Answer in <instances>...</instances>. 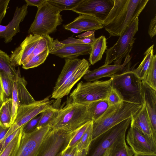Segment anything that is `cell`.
<instances>
[{"label":"cell","instance_id":"1","mask_svg":"<svg viewBox=\"0 0 156 156\" xmlns=\"http://www.w3.org/2000/svg\"><path fill=\"white\" fill-rule=\"evenodd\" d=\"M114 5L102 22L110 37L119 36L127 27L138 18L148 0H113Z\"/></svg>","mask_w":156,"mask_h":156},{"label":"cell","instance_id":"2","mask_svg":"<svg viewBox=\"0 0 156 156\" xmlns=\"http://www.w3.org/2000/svg\"><path fill=\"white\" fill-rule=\"evenodd\" d=\"M92 121L87 105L71 101L58 109L55 118L48 124L51 132H59L70 137L77 129Z\"/></svg>","mask_w":156,"mask_h":156},{"label":"cell","instance_id":"3","mask_svg":"<svg viewBox=\"0 0 156 156\" xmlns=\"http://www.w3.org/2000/svg\"><path fill=\"white\" fill-rule=\"evenodd\" d=\"M143 105L122 101L119 104L109 106L99 119L93 121L92 140L120 122L131 117Z\"/></svg>","mask_w":156,"mask_h":156},{"label":"cell","instance_id":"4","mask_svg":"<svg viewBox=\"0 0 156 156\" xmlns=\"http://www.w3.org/2000/svg\"><path fill=\"white\" fill-rule=\"evenodd\" d=\"M112 90L123 101L143 105L142 80L129 68L110 78Z\"/></svg>","mask_w":156,"mask_h":156},{"label":"cell","instance_id":"5","mask_svg":"<svg viewBox=\"0 0 156 156\" xmlns=\"http://www.w3.org/2000/svg\"><path fill=\"white\" fill-rule=\"evenodd\" d=\"M37 10L35 19L28 33L42 36L55 32L58 26L63 20L60 14L61 11L46 1Z\"/></svg>","mask_w":156,"mask_h":156},{"label":"cell","instance_id":"6","mask_svg":"<svg viewBox=\"0 0 156 156\" xmlns=\"http://www.w3.org/2000/svg\"><path fill=\"white\" fill-rule=\"evenodd\" d=\"M112 90L111 80L81 81L70 94L72 101L86 105L92 102L106 99Z\"/></svg>","mask_w":156,"mask_h":156},{"label":"cell","instance_id":"7","mask_svg":"<svg viewBox=\"0 0 156 156\" xmlns=\"http://www.w3.org/2000/svg\"><path fill=\"white\" fill-rule=\"evenodd\" d=\"M139 19L133 20L127 27L115 43L106 49V56L104 65L122 64L123 59L129 55L136 40L134 37L138 31Z\"/></svg>","mask_w":156,"mask_h":156},{"label":"cell","instance_id":"8","mask_svg":"<svg viewBox=\"0 0 156 156\" xmlns=\"http://www.w3.org/2000/svg\"><path fill=\"white\" fill-rule=\"evenodd\" d=\"M131 118L124 120L93 140L91 144H93V147L90 156H104L113 145L125 141Z\"/></svg>","mask_w":156,"mask_h":156},{"label":"cell","instance_id":"9","mask_svg":"<svg viewBox=\"0 0 156 156\" xmlns=\"http://www.w3.org/2000/svg\"><path fill=\"white\" fill-rule=\"evenodd\" d=\"M48 124L35 128L28 133L23 132L19 148L15 156H38L51 135Z\"/></svg>","mask_w":156,"mask_h":156},{"label":"cell","instance_id":"10","mask_svg":"<svg viewBox=\"0 0 156 156\" xmlns=\"http://www.w3.org/2000/svg\"><path fill=\"white\" fill-rule=\"evenodd\" d=\"M50 97L49 96L32 103L19 107L14 122L2 140L1 146H2L5 140L9 136L42 113L52 105L54 100H50Z\"/></svg>","mask_w":156,"mask_h":156},{"label":"cell","instance_id":"11","mask_svg":"<svg viewBox=\"0 0 156 156\" xmlns=\"http://www.w3.org/2000/svg\"><path fill=\"white\" fill-rule=\"evenodd\" d=\"M126 140L134 154L156 155V141L131 125Z\"/></svg>","mask_w":156,"mask_h":156},{"label":"cell","instance_id":"12","mask_svg":"<svg viewBox=\"0 0 156 156\" xmlns=\"http://www.w3.org/2000/svg\"><path fill=\"white\" fill-rule=\"evenodd\" d=\"M113 5V0H81L71 10L79 15L92 16L103 22Z\"/></svg>","mask_w":156,"mask_h":156},{"label":"cell","instance_id":"13","mask_svg":"<svg viewBox=\"0 0 156 156\" xmlns=\"http://www.w3.org/2000/svg\"><path fill=\"white\" fill-rule=\"evenodd\" d=\"M41 37L34 34L27 36L10 56L11 65L14 67L21 65L32 53Z\"/></svg>","mask_w":156,"mask_h":156},{"label":"cell","instance_id":"14","mask_svg":"<svg viewBox=\"0 0 156 156\" xmlns=\"http://www.w3.org/2000/svg\"><path fill=\"white\" fill-rule=\"evenodd\" d=\"M131 58V57L129 55L125 58L123 62L121 65H103L93 70H89L83 76V79L87 82H93L103 77H111L129 68Z\"/></svg>","mask_w":156,"mask_h":156},{"label":"cell","instance_id":"15","mask_svg":"<svg viewBox=\"0 0 156 156\" xmlns=\"http://www.w3.org/2000/svg\"><path fill=\"white\" fill-rule=\"evenodd\" d=\"M28 6L25 4L17 7L12 20L6 25H0V37L4 39L5 43L11 42L13 37L20 31V25L28 13Z\"/></svg>","mask_w":156,"mask_h":156},{"label":"cell","instance_id":"16","mask_svg":"<svg viewBox=\"0 0 156 156\" xmlns=\"http://www.w3.org/2000/svg\"><path fill=\"white\" fill-rule=\"evenodd\" d=\"M142 94L149 119L152 137L156 141V90L142 81Z\"/></svg>","mask_w":156,"mask_h":156},{"label":"cell","instance_id":"17","mask_svg":"<svg viewBox=\"0 0 156 156\" xmlns=\"http://www.w3.org/2000/svg\"><path fill=\"white\" fill-rule=\"evenodd\" d=\"M89 62L86 59L78 69L57 90L53 91L51 98L58 100L68 95L75 84L89 70Z\"/></svg>","mask_w":156,"mask_h":156},{"label":"cell","instance_id":"18","mask_svg":"<svg viewBox=\"0 0 156 156\" xmlns=\"http://www.w3.org/2000/svg\"><path fill=\"white\" fill-rule=\"evenodd\" d=\"M67 30L70 28H75L84 31L96 30L100 29L103 27L102 22L92 16L80 14L71 23L63 25Z\"/></svg>","mask_w":156,"mask_h":156},{"label":"cell","instance_id":"19","mask_svg":"<svg viewBox=\"0 0 156 156\" xmlns=\"http://www.w3.org/2000/svg\"><path fill=\"white\" fill-rule=\"evenodd\" d=\"M91 47L92 45L84 44H65L61 48L50 52L49 54L65 59H75L80 55H90Z\"/></svg>","mask_w":156,"mask_h":156},{"label":"cell","instance_id":"20","mask_svg":"<svg viewBox=\"0 0 156 156\" xmlns=\"http://www.w3.org/2000/svg\"><path fill=\"white\" fill-rule=\"evenodd\" d=\"M65 63L56 82L53 90L58 89L80 67L85 58L65 59Z\"/></svg>","mask_w":156,"mask_h":156},{"label":"cell","instance_id":"21","mask_svg":"<svg viewBox=\"0 0 156 156\" xmlns=\"http://www.w3.org/2000/svg\"><path fill=\"white\" fill-rule=\"evenodd\" d=\"M130 125L136 128L144 134L152 137L149 118L144 104L139 110L131 117Z\"/></svg>","mask_w":156,"mask_h":156},{"label":"cell","instance_id":"22","mask_svg":"<svg viewBox=\"0 0 156 156\" xmlns=\"http://www.w3.org/2000/svg\"><path fill=\"white\" fill-rule=\"evenodd\" d=\"M47 141L48 144L42 156H56L69 136L59 133H52Z\"/></svg>","mask_w":156,"mask_h":156},{"label":"cell","instance_id":"23","mask_svg":"<svg viewBox=\"0 0 156 156\" xmlns=\"http://www.w3.org/2000/svg\"><path fill=\"white\" fill-rule=\"evenodd\" d=\"M107 49L106 39L101 35L96 38L92 45L89 60L91 64L93 65L101 60L102 55Z\"/></svg>","mask_w":156,"mask_h":156},{"label":"cell","instance_id":"24","mask_svg":"<svg viewBox=\"0 0 156 156\" xmlns=\"http://www.w3.org/2000/svg\"><path fill=\"white\" fill-rule=\"evenodd\" d=\"M17 88L20 106L29 105L35 102V101L27 89V82L23 77H22L20 72L17 80Z\"/></svg>","mask_w":156,"mask_h":156},{"label":"cell","instance_id":"25","mask_svg":"<svg viewBox=\"0 0 156 156\" xmlns=\"http://www.w3.org/2000/svg\"><path fill=\"white\" fill-rule=\"evenodd\" d=\"M153 44L149 47L144 53V57L138 66L133 70L136 76L142 80L146 79L148 70L152 58L154 55V47Z\"/></svg>","mask_w":156,"mask_h":156},{"label":"cell","instance_id":"26","mask_svg":"<svg viewBox=\"0 0 156 156\" xmlns=\"http://www.w3.org/2000/svg\"><path fill=\"white\" fill-rule=\"evenodd\" d=\"M0 72L7 74L13 81L16 80L20 71L19 68L16 70L11 64L10 56L0 49Z\"/></svg>","mask_w":156,"mask_h":156},{"label":"cell","instance_id":"27","mask_svg":"<svg viewBox=\"0 0 156 156\" xmlns=\"http://www.w3.org/2000/svg\"><path fill=\"white\" fill-rule=\"evenodd\" d=\"M12 113V99L6 98L0 108V126L4 129L11 126Z\"/></svg>","mask_w":156,"mask_h":156},{"label":"cell","instance_id":"28","mask_svg":"<svg viewBox=\"0 0 156 156\" xmlns=\"http://www.w3.org/2000/svg\"><path fill=\"white\" fill-rule=\"evenodd\" d=\"M86 105L88 112L93 121H95L99 119L109 106L106 99L97 100Z\"/></svg>","mask_w":156,"mask_h":156},{"label":"cell","instance_id":"29","mask_svg":"<svg viewBox=\"0 0 156 156\" xmlns=\"http://www.w3.org/2000/svg\"><path fill=\"white\" fill-rule=\"evenodd\" d=\"M95 31V30L87 31L76 36V37L78 39L75 38L71 36L60 41L64 44H77L92 45L96 39Z\"/></svg>","mask_w":156,"mask_h":156},{"label":"cell","instance_id":"30","mask_svg":"<svg viewBox=\"0 0 156 156\" xmlns=\"http://www.w3.org/2000/svg\"><path fill=\"white\" fill-rule=\"evenodd\" d=\"M134 153L126 144V140L115 144L104 156H133Z\"/></svg>","mask_w":156,"mask_h":156},{"label":"cell","instance_id":"31","mask_svg":"<svg viewBox=\"0 0 156 156\" xmlns=\"http://www.w3.org/2000/svg\"><path fill=\"white\" fill-rule=\"evenodd\" d=\"M91 121L85 123L77 129L70 136L67 144L61 151L62 154L67 150L76 146Z\"/></svg>","mask_w":156,"mask_h":156},{"label":"cell","instance_id":"32","mask_svg":"<svg viewBox=\"0 0 156 156\" xmlns=\"http://www.w3.org/2000/svg\"><path fill=\"white\" fill-rule=\"evenodd\" d=\"M53 40V38L49 35L42 36L32 53L26 59L22 65L25 63L32 58L42 52L48 48L51 49Z\"/></svg>","mask_w":156,"mask_h":156},{"label":"cell","instance_id":"33","mask_svg":"<svg viewBox=\"0 0 156 156\" xmlns=\"http://www.w3.org/2000/svg\"><path fill=\"white\" fill-rule=\"evenodd\" d=\"M24 126L13 139L0 153V156H15L19 148L23 134Z\"/></svg>","mask_w":156,"mask_h":156},{"label":"cell","instance_id":"34","mask_svg":"<svg viewBox=\"0 0 156 156\" xmlns=\"http://www.w3.org/2000/svg\"><path fill=\"white\" fill-rule=\"evenodd\" d=\"M58 109L54 107L51 105L41 113V118L36 128L41 127L53 121L57 116Z\"/></svg>","mask_w":156,"mask_h":156},{"label":"cell","instance_id":"35","mask_svg":"<svg viewBox=\"0 0 156 156\" xmlns=\"http://www.w3.org/2000/svg\"><path fill=\"white\" fill-rule=\"evenodd\" d=\"M51 48H48L42 52L32 58L28 61L23 64L22 68L26 69L37 67L43 63L48 57Z\"/></svg>","mask_w":156,"mask_h":156},{"label":"cell","instance_id":"36","mask_svg":"<svg viewBox=\"0 0 156 156\" xmlns=\"http://www.w3.org/2000/svg\"><path fill=\"white\" fill-rule=\"evenodd\" d=\"M92 128L93 121L91 122L76 146L77 151H81L84 149H89L92 140Z\"/></svg>","mask_w":156,"mask_h":156},{"label":"cell","instance_id":"37","mask_svg":"<svg viewBox=\"0 0 156 156\" xmlns=\"http://www.w3.org/2000/svg\"><path fill=\"white\" fill-rule=\"evenodd\" d=\"M145 81L151 87L156 90V55L153 56Z\"/></svg>","mask_w":156,"mask_h":156},{"label":"cell","instance_id":"38","mask_svg":"<svg viewBox=\"0 0 156 156\" xmlns=\"http://www.w3.org/2000/svg\"><path fill=\"white\" fill-rule=\"evenodd\" d=\"M81 0H47V1L61 11L70 10L76 7Z\"/></svg>","mask_w":156,"mask_h":156},{"label":"cell","instance_id":"39","mask_svg":"<svg viewBox=\"0 0 156 156\" xmlns=\"http://www.w3.org/2000/svg\"><path fill=\"white\" fill-rule=\"evenodd\" d=\"M0 75L5 94V99L12 98L13 81L4 72H0Z\"/></svg>","mask_w":156,"mask_h":156},{"label":"cell","instance_id":"40","mask_svg":"<svg viewBox=\"0 0 156 156\" xmlns=\"http://www.w3.org/2000/svg\"><path fill=\"white\" fill-rule=\"evenodd\" d=\"M12 99V113L11 120L12 125L16 118L18 108L20 106L18 96L16 81L13 82Z\"/></svg>","mask_w":156,"mask_h":156},{"label":"cell","instance_id":"41","mask_svg":"<svg viewBox=\"0 0 156 156\" xmlns=\"http://www.w3.org/2000/svg\"><path fill=\"white\" fill-rule=\"evenodd\" d=\"M37 116L31 119L24 125L23 132L26 133L29 132L36 128L41 118V113L40 115Z\"/></svg>","mask_w":156,"mask_h":156},{"label":"cell","instance_id":"42","mask_svg":"<svg viewBox=\"0 0 156 156\" xmlns=\"http://www.w3.org/2000/svg\"><path fill=\"white\" fill-rule=\"evenodd\" d=\"M106 100L109 106L119 104L122 101L118 94L112 89L108 95Z\"/></svg>","mask_w":156,"mask_h":156},{"label":"cell","instance_id":"43","mask_svg":"<svg viewBox=\"0 0 156 156\" xmlns=\"http://www.w3.org/2000/svg\"><path fill=\"white\" fill-rule=\"evenodd\" d=\"M9 0H0V25L6 13Z\"/></svg>","mask_w":156,"mask_h":156},{"label":"cell","instance_id":"44","mask_svg":"<svg viewBox=\"0 0 156 156\" xmlns=\"http://www.w3.org/2000/svg\"><path fill=\"white\" fill-rule=\"evenodd\" d=\"M148 34L152 38L156 34V16L151 20L148 30Z\"/></svg>","mask_w":156,"mask_h":156},{"label":"cell","instance_id":"45","mask_svg":"<svg viewBox=\"0 0 156 156\" xmlns=\"http://www.w3.org/2000/svg\"><path fill=\"white\" fill-rule=\"evenodd\" d=\"M21 127L18 129L11 134L5 140L2 147L1 153L6 147L8 144L13 139L20 131Z\"/></svg>","mask_w":156,"mask_h":156},{"label":"cell","instance_id":"46","mask_svg":"<svg viewBox=\"0 0 156 156\" xmlns=\"http://www.w3.org/2000/svg\"><path fill=\"white\" fill-rule=\"evenodd\" d=\"M46 0H25L26 4L28 6H36L37 8L41 5Z\"/></svg>","mask_w":156,"mask_h":156},{"label":"cell","instance_id":"47","mask_svg":"<svg viewBox=\"0 0 156 156\" xmlns=\"http://www.w3.org/2000/svg\"><path fill=\"white\" fill-rule=\"evenodd\" d=\"M65 44L61 42L57 39L53 40L52 43V48L51 50L49 51V53L61 48Z\"/></svg>","mask_w":156,"mask_h":156},{"label":"cell","instance_id":"48","mask_svg":"<svg viewBox=\"0 0 156 156\" xmlns=\"http://www.w3.org/2000/svg\"><path fill=\"white\" fill-rule=\"evenodd\" d=\"M77 152L76 147L67 150L62 154V156H74Z\"/></svg>","mask_w":156,"mask_h":156},{"label":"cell","instance_id":"49","mask_svg":"<svg viewBox=\"0 0 156 156\" xmlns=\"http://www.w3.org/2000/svg\"><path fill=\"white\" fill-rule=\"evenodd\" d=\"M9 129V128L4 129L0 126V152L1 149V147L0 145L1 141Z\"/></svg>","mask_w":156,"mask_h":156},{"label":"cell","instance_id":"50","mask_svg":"<svg viewBox=\"0 0 156 156\" xmlns=\"http://www.w3.org/2000/svg\"><path fill=\"white\" fill-rule=\"evenodd\" d=\"M0 98L1 100L4 101L5 99V94L4 92L1 79L0 75Z\"/></svg>","mask_w":156,"mask_h":156},{"label":"cell","instance_id":"51","mask_svg":"<svg viewBox=\"0 0 156 156\" xmlns=\"http://www.w3.org/2000/svg\"><path fill=\"white\" fill-rule=\"evenodd\" d=\"M89 149H84L81 151H77V156H87L88 154Z\"/></svg>","mask_w":156,"mask_h":156},{"label":"cell","instance_id":"52","mask_svg":"<svg viewBox=\"0 0 156 156\" xmlns=\"http://www.w3.org/2000/svg\"><path fill=\"white\" fill-rule=\"evenodd\" d=\"M75 34H78L83 32V31L75 28H70L67 30Z\"/></svg>","mask_w":156,"mask_h":156},{"label":"cell","instance_id":"53","mask_svg":"<svg viewBox=\"0 0 156 156\" xmlns=\"http://www.w3.org/2000/svg\"><path fill=\"white\" fill-rule=\"evenodd\" d=\"M133 156H156V155H144V154H134Z\"/></svg>","mask_w":156,"mask_h":156},{"label":"cell","instance_id":"54","mask_svg":"<svg viewBox=\"0 0 156 156\" xmlns=\"http://www.w3.org/2000/svg\"><path fill=\"white\" fill-rule=\"evenodd\" d=\"M3 102V101L0 98V108L1 107V106H2Z\"/></svg>","mask_w":156,"mask_h":156},{"label":"cell","instance_id":"55","mask_svg":"<svg viewBox=\"0 0 156 156\" xmlns=\"http://www.w3.org/2000/svg\"><path fill=\"white\" fill-rule=\"evenodd\" d=\"M62 155L61 152H59L56 156H62Z\"/></svg>","mask_w":156,"mask_h":156},{"label":"cell","instance_id":"56","mask_svg":"<svg viewBox=\"0 0 156 156\" xmlns=\"http://www.w3.org/2000/svg\"><path fill=\"white\" fill-rule=\"evenodd\" d=\"M77 152L75 153V155H74V156H77Z\"/></svg>","mask_w":156,"mask_h":156}]
</instances>
